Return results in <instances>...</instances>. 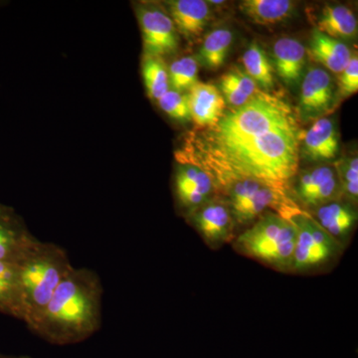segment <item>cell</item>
I'll list each match as a JSON object with an SVG mask.
<instances>
[{
    "label": "cell",
    "mask_w": 358,
    "mask_h": 358,
    "mask_svg": "<svg viewBox=\"0 0 358 358\" xmlns=\"http://www.w3.org/2000/svg\"><path fill=\"white\" fill-rule=\"evenodd\" d=\"M336 95L333 79L322 68H310L301 86L300 117L303 121L322 119L336 106Z\"/></svg>",
    "instance_id": "9"
},
{
    "label": "cell",
    "mask_w": 358,
    "mask_h": 358,
    "mask_svg": "<svg viewBox=\"0 0 358 358\" xmlns=\"http://www.w3.org/2000/svg\"><path fill=\"white\" fill-rule=\"evenodd\" d=\"M301 136L298 122L235 138H206L194 133L178 159L201 167L215 187L240 178L287 190L299 171Z\"/></svg>",
    "instance_id": "1"
},
{
    "label": "cell",
    "mask_w": 358,
    "mask_h": 358,
    "mask_svg": "<svg viewBox=\"0 0 358 358\" xmlns=\"http://www.w3.org/2000/svg\"><path fill=\"white\" fill-rule=\"evenodd\" d=\"M296 228L292 272L303 273L322 267L343 253L345 247L315 222L308 212L298 209L287 217Z\"/></svg>",
    "instance_id": "5"
},
{
    "label": "cell",
    "mask_w": 358,
    "mask_h": 358,
    "mask_svg": "<svg viewBox=\"0 0 358 358\" xmlns=\"http://www.w3.org/2000/svg\"><path fill=\"white\" fill-rule=\"evenodd\" d=\"M338 78L339 93L343 96H348L357 93L358 91V59L357 55H352L345 70Z\"/></svg>",
    "instance_id": "28"
},
{
    "label": "cell",
    "mask_w": 358,
    "mask_h": 358,
    "mask_svg": "<svg viewBox=\"0 0 358 358\" xmlns=\"http://www.w3.org/2000/svg\"><path fill=\"white\" fill-rule=\"evenodd\" d=\"M157 103L160 109L176 121L187 122L192 120L187 94L169 89L164 96H160Z\"/></svg>",
    "instance_id": "25"
},
{
    "label": "cell",
    "mask_w": 358,
    "mask_h": 358,
    "mask_svg": "<svg viewBox=\"0 0 358 358\" xmlns=\"http://www.w3.org/2000/svg\"><path fill=\"white\" fill-rule=\"evenodd\" d=\"M210 3L212 4H216V6H218V4L223 3L224 1H214V0H211Z\"/></svg>",
    "instance_id": "29"
},
{
    "label": "cell",
    "mask_w": 358,
    "mask_h": 358,
    "mask_svg": "<svg viewBox=\"0 0 358 358\" xmlns=\"http://www.w3.org/2000/svg\"><path fill=\"white\" fill-rule=\"evenodd\" d=\"M218 85L230 87L251 99L263 93L255 82L239 67H233L229 72L224 74Z\"/></svg>",
    "instance_id": "27"
},
{
    "label": "cell",
    "mask_w": 358,
    "mask_h": 358,
    "mask_svg": "<svg viewBox=\"0 0 358 358\" xmlns=\"http://www.w3.org/2000/svg\"><path fill=\"white\" fill-rule=\"evenodd\" d=\"M141 72L148 95L152 100H159L169 91V70L162 58L145 56Z\"/></svg>",
    "instance_id": "23"
},
{
    "label": "cell",
    "mask_w": 358,
    "mask_h": 358,
    "mask_svg": "<svg viewBox=\"0 0 358 358\" xmlns=\"http://www.w3.org/2000/svg\"><path fill=\"white\" fill-rule=\"evenodd\" d=\"M136 16L143 36L145 56L162 58L176 51L178 30L171 16L154 4H140Z\"/></svg>",
    "instance_id": "6"
},
{
    "label": "cell",
    "mask_w": 358,
    "mask_h": 358,
    "mask_svg": "<svg viewBox=\"0 0 358 358\" xmlns=\"http://www.w3.org/2000/svg\"><path fill=\"white\" fill-rule=\"evenodd\" d=\"M100 278L86 268H74L61 282L32 333L54 345L83 343L102 324Z\"/></svg>",
    "instance_id": "2"
},
{
    "label": "cell",
    "mask_w": 358,
    "mask_h": 358,
    "mask_svg": "<svg viewBox=\"0 0 358 358\" xmlns=\"http://www.w3.org/2000/svg\"><path fill=\"white\" fill-rule=\"evenodd\" d=\"M296 237V228L289 219L268 211L238 235L232 244L242 255L275 270L292 272Z\"/></svg>",
    "instance_id": "4"
},
{
    "label": "cell",
    "mask_w": 358,
    "mask_h": 358,
    "mask_svg": "<svg viewBox=\"0 0 358 358\" xmlns=\"http://www.w3.org/2000/svg\"><path fill=\"white\" fill-rule=\"evenodd\" d=\"M233 42V33L219 28L207 35L199 49V59L209 70H218L225 62Z\"/></svg>",
    "instance_id": "22"
},
{
    "label": "cell",
    "mask_w": 358,
    "mask_h": 358,
    "mask_svg": "<svg viewBox=\"0 0 358 358\" xmlns=\"http://www.w3.org/2000/svg\"><path fill=\"white\" fill-rule=\"evenodd\" d=\"M0 358H13V357H11V355H0Z\"/></svg>",
    "instance_id": "30"
},
{
    "label": "cell",
    "mask_w": 358,
    "mask_h": 358,
    "mask_svg": "<svg viewBox=\"0 0 358 358\" xmlns=\"http://www.w3.org/2000/svg\"><path fill=\"white\" fill-rule=\"evenodd\" d=\"M308 54L315 62L324 65L334 74H341L352 57V51L345 42L317 29L313 30Z\"/></svg>",
    "instance_id": "17"
},
{
    "label": "cell",
    "mask_w": 358,
    "mask_h": 358,
    "mask_svg": "<svg viewBox=\"0 0 358 358\" xmlns=\"http://www.w3.org/2000/svg\"><path fill=\"white\" fill-rule=\"evenodd\" d=\"M239 8L256 24L273 25L291 15L294 3L289 0H244Z\"/></svg>",
    "instance_id": "20"
},
{
    "label": "cell",
    "mask_w": 358,
    "mask_h": 358,
    "mask_svg": "<svg viewBox=\"0 0 358 358\" xmlns=\"http://www.w3.org/2000/svg\"><path fill=\"white\" fill-rule=\"evenodd\" d=\"M310 215L327 234L345 248L346 240L357 222V213L352 205L334 200L317 207Z\"/></svg>",
    "instance_id": "14"
},
{
    "label": "cell",
    "mask_w": 358,
    "mask_h": 358,
    "mask_svg": "<svg viewBox=\"0 0 358 358\" xmlns=\"http://www.w3.org/2000/svg\"><path fill=\"white\" fill-rule=\"evenodd\" d=\"M189 220L212 249L232 243L236 238V224L224 200H209L189 214Z\"/></svg>",
    "instance_id": "7"
},
{
    "label": "cell",
    "mask_w": 358,
    "mask_h": 358,
    "mask_svg": "<svg viewBox=\"0 0 358 358\" xmlns=\"http://www.w3.org/2000/svg\"><path fill=\"white\" fill-rule=\"evenodd\" d=\"M296 192L301 203L312 208L338 200L343 195L336 169L327 166L315 167L301 173Z\"/></svg>",
    "instance_id": "10"
},
{
    "label": "cell",
    "mask_w": 358,
    "mask_h": 358,
    "mask_svg": "<svg viewBox=\"0 0 358 358\" xmlns=\"http://www.w3.org/2000/svg\"><path fill=\"white\" fill-rule=\"evenodd\" d=\"M0 313L24 322L25 301L17 264L0 261Z\"/></svg>",
    "instance_id": "18"
},
{
    "label": "cell",
    "mask_w": 358,
    "mask_h": 358,
    "mask_svg": "<svg viewBox=\"0 0 358 358\" xmlns=\"http://www.w3.org/2000/svg\"><path fill=\"white\" fill-rule=\"evenodd\" d=\"M169 87L171 90L185 93L197 83L199 63L192 56H186L174 61L169 69Z\"/></svg>",
    "instance_id": "24"
},
{
    "label": "cell",
    "mask_w": 358,
    "mask_h": 358,
    "mask_svg": "<svg viewBox=\"0 0 358 358\" xmlns=\"http://www.w3.org/2000/svg\"><path fill=\"white\" fill-rule=\"evenodd\" d=\"M215 190L213 179L204 169L179 162L176 174V196L189 214L212 199Z\"/></svg>",
    "instance_id": "11"
},
{
    "label": "cell",
    "mask_w": 358,
    "mask_h": 358,
    "mask_svg": "<svg viewBox=\"0 0 358 358\" xmlns=\"http://www.w3.org/2000/svg\"><path fill=\"white\" fill-rule=\"evenodd\" d=\"M242 60L245 73L257 86L265 90L266 93H270L275 86L274 67L262 47L256 42L250 44Z\"/></svg>",
    "instance_id": "21"
},
{
    "label": "cell",
    "mask_w": 358,
    "mask_h": 358,
    "mask_svg": "<svg viewBox=\"0 0 358 358\" xmlns=\"http://www.w3.org/2000/svg\"><path fill=\"white\" fill-rule=\"evenodd\" d=\"M176 30L188 39L199 38L210 20L208 4L203 0H173L166 2Z\"/></svg>",
    "instance_id": "15"
},
{
    "label": "cell",
    "mask_w": 358,
    "mask_h": 358,
    "mask_svg": "<svg viewBox=\"0 0 358 358\" xmlns=\"http://www.w3.org/2000/svg\"><path fill=\"white\" fill-rule=\"evenodd\" d=\"M190 117L199 129L213 126L226 110V103L217 87L197 82L187 94Z\"/></svg>",
    "instance_id": "12"
},
{
    "label": "cell",
    "mask_w": 358,
    "mask_h": 358,
    "mask_svg": "<svg viewBox=\"0 0 358 358\" xmlns=\"http://www.w3.org/2000/svg\"><path fill=\"white\" fill-rule=\"evenodd\" d=\"M315 29L336 39H352L357 35V20L348 6H326L320 10Z\"/></svg>",
    "instance_id": "19"
},
{
    "label": "cell",
    "mask_w": 358,
    "mask_h": 358,
    "mask_svg": "<svg viewBox=\"0 0 358 358\" xmlns=\"http://www.w3.org/2000/svg\"><path fill=\"white\" fill-rule=\"evenodd\" d=\"M39 243L16 211L0 203V261L20 265Z\"/></svg>",
    "instance_id": "8"
},
{
    "label": "cell",
    "mask_w": 358,
    "mask_h": 358,
    "mask_svg": "<svg viewBox=\"0 0 358 358\" xmlns=\"http://www.w3.org/2000/svg\"><path fill=\"white\" fill-rule=\"evenodd\" d=\"M301 147L303 154L313 162H324L336 159L339 152V136L336 122L322 117L313 122L310 128L303 134Z\"/></svg>",
    "instance_id": "13"
},
{
    "label": "cell",
    "mask_w": 358,
    "mask_h": 358,
    "mask_svg": "<svg viewBox=\"0 0 358 358\" xmlns=\"http://www.w3.org/2000/svg\"><path fill=\"white\" fill-rule=\"evenodd\" d=\"M275 70L287 86H296L303 78L307 61V50L296 39L284 37L273 47Z\"/></svg>",
    "instance_id": "16"
},
{
    "label": "cell",
    "mask_w": 358,
    "mask_h": 358,
    "mask_svg": "<svg viewBox=\"0 0 358 358\" xmlns=\"http://www.w3.org/2000/svg\"><path fill=\"white\" fill-rule=\"evenodd\" d=\"M73 268L64 249L41 241L20 264L26 310L24 324L30 331L38 324L59 285Z\"/></svg>",
    "instance_id": "3"
},
{
    "label": "cell",
    "mask_w": 358,
    "mask_h": 358,
    "mask_svg": "<svg viewBox=\"0 0 358 358\" xmlns=\"http://www.w3.org/2000/svg\"><path fill=\"white\" fill-rule=\"evenodd\" d=\"M338 178L343 194L352 202L358 197V159L357 157L341 160L338 166Z\"/></svg>",
    "instance_id": "26"
},
{
    "label": "cell",
    "mask_w": 358,
    "mask_h": 358,
    "mask_svg": "<svg viewBox=\"0 0 358 358\" xmlns=\"http://www.w3.org/2000/svg\"><path fill=\"white\" fill-rule=\"evenodd\" d=\"M13 358H32V357H28V355H20V357H13Z\"/></svg>",
    "instance_id": "31"
}]
</instances>
